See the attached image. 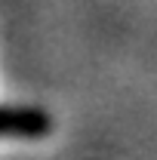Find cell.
<instances>
[{"instance_id": "obj_1", "label": "cell", "mask_w": 157, "mask_h": 160, "mask_svg": "<svg viewBox=\"0 0 157 160\" xmlns=\"http://www.w3.org/2000/svg\"><path fill=\"white\" fill-rule=\"evenodd\" d=\"M53 129V120L40 108H19V105H0V136H25L40 139Z\"/></svg>"}]
</instances>
